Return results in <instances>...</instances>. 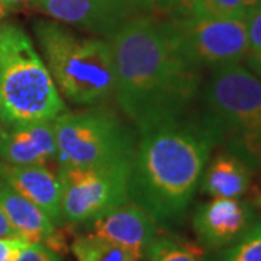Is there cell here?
<instances>
[{
    "instance_id": "obj_1",
    "label": "cell",
    "mask_w": 261,
    "mask_h": 261,
    "mask_svg": "<svg viewBox=\"0 0 261 261\" xmlns=\"http://www.w3.org/2000/svg\"><path fill=\"white\" fill-rule=\"evenodd\" d=\"M108 41L115 64L113 97L140 134L186 116L202 70L174 48L163 20L137 15Z\"/></svg>"
},
{
    "instance_id": "obj_2",
    "label": "cell",
    "mask_w": 261,
    "mask_h": 261,
    "mask_svg": "<svg viewBox=\"0 0 261 261\" xmlns=\"http://www.w3.org/2000/svg\"><path fill=\"white\" fill-rule=\"evenodd\" d=\"M130 163L129 200L157 224L173 226L185 219L199 189L218 137L205 116L160 123L140 134Z\"/></svg>"
},
{
    "instance_id": "obj_3",
    "label": "cell",
    "mask_w": 261,
    "mask_h": 261,
    "mask_svg": "<svg viewBox=\"0 0 261 261\" xmlns=\"http://www.w3.org/2000/svg\"><path fill=\"white\" fill-rule=\"evenodd\" d=\"M41 57L60 94L77 106H102L115 94L112 48L100 37H80L57 20L34 23Z\"/></svg>"
},
{
    "instance_id": "obj_4",
    "label": "cell",
    "mask_w": 261,
    "mask_h": 261,
    "mask_svg": "<svg viewBox=\"0 0 261 261\" xmlns=\"http://www.w3.org/2000/svg\"><path fill=\"white\" fill-rule=\"evenodd\" d=\"M0 103L6 125L54 121L67 111L41 54L18 23H0Z\"/></svg>"
},
{
    "instance_id": "obj_5",
    "label": "cell",
    "mask_w": 261,
    "mask_h": 261,
    "mask_svg": "<svg viewBox=\"0 0 261 261\" xmlns=\"http://www.w3.org/2000/svg\"><path fill=\"white\" fill-rule=\"evenodd\" d=\"M205 106L218 144L261 171V79L241 64L215 70L205 87Z\"/></svg>"
},
{
    "instance_id": "obj_6",
    "label": "cell",
    "mask_w": 261,
    "mask_h": 261,
    "mask_svg": "<svg viewBox=\"0 0 261 261\" xmlns=\"http://www.w3.org/2000/svg\"><path fill=\"white\" fill-rule=\"evenodd\" d=\"M58 167H99L132 163L137 135L103 106L61 113L54 119Z\"/></svg>"
},
{
    "instance_id": "obj_7",
    "label": "cell",
    "mask_w": 261,
    "mask_h": 261,
    "mask_svg": "<svg viewBox=\"0 0 261 261\" xmlns=\"http://www.w3.org/2000/svg\"><path fill=\"white\" fill-rule=\"evenodd\" d=\"M171 44L190 64L211 71L241 64L248 49L245 19H214L196 15L163 20Z\"/></svg>"
},
{
    "instance_id": "obj_8",
    "label": "cell",
    "mask_w": 261,
    "mask_h": 261,
    "mask_svg": "<svg viewBox=\"0 0 261 261\" xmlns=\"http://www.w3.org/2000/svg\"><path fill=\"white\" fill-rule=\"evenodd\" d=\"M130 163L99 167H58L65 224L86 225L129 200Z\"/></svg>"
},
{
    "instance_id": "obj_9",
    "label": "cell",
    "mask_w": 261,
    "mask_h": 261,
    "mask_svg": "<svg viewBox=\"0 0 261 261\" xmlns=\"http://www.w3.org/2000/svg\"><path fill=\"white\" fill-rule=\"evenodd\" d=\"M257 221V212L251 202L212 197V200L196 207L192 226L197 243L203 248L221 251L241 240Z\"/></svg>"
},
{
    "instance_id": "obj_10",
    "label": "cell",
    "mask_w": 261,
    "mask_h": 261,
    "mask_svg": "<svg viewBox=\"0 0 261 261\" xmlns=\"http://www.w3.org/2000/svg\"><path fill=\"white\" fill-rule=\"evenodd\" d=\"M32 9L106 39L130 18L145 15L123 0H34Z\"/></svg>"
},
{
    "instance_id": "obj_11",
    "label": "cell",
    "mask_w": 261,
    "mask_h": 261,
    "mask_svg": "<svg viewBox=\"0 0 261 261\" xmlns=\"http://www.w3.org/2000/svg\"><path fill=\"white\" fill-rule=\"evenodd\" d=\"M84 226L89 233L119 245L140 261L145 260L149 248L161 235L157 221L132 200Z\"/></svg>"
},
{
    "instance_id": "obj_12",
    "label": "cell",
    "mask_w": 261,
    "mask_h": 261,
    "mask_svg": "<svg viewBox=\"0 0 261 261\" xmlns=\"http://www.w3.org/2000/svg\"><path fill=\"white\" fill-rule=\"evenodd\" d=\"M0 161L15 166H48L57 161L54 121L5 123L0 132Z\"/></svg>"
},
{
    "instance_id": "obj_13",
    "label": "cell",
    "mask_w": 261,
    "mask_h": 261,
    "mask_svg": "<svg viewBox=\"0 0 261 261\" xmlns=\"http://www.w3.org/2000/svg\"><path fill=\"white\" fill-rule=\"evenodd\" d=\"M0 177L37 205L57 225H67L61 211V181L48 166H15L0 161Z\"/></svg>"
},
{
    "instance_id": "obj_14",
    "label": "cell",
    "mask_w": 261,
    "mask_h": 261,
    "mask_svg": "<svg viewBox=\"0 0 261 261\" xmlns=\"http://www.w3.org/2000/svg\"><path fill=\"white\" fill-rule=\"evenodd\" d=\"M252 171L243 159L225 149L207 161L199 187L211 197L243 199L251 190Z\"/></svg>"
},
{
    "instance_id": "obj_15",
    "label": "cell",
    "mask_w": 261,
    "mask_h": 261,
    "mask_svg": "<svg viewBox=\"0 0 261 261\" xmlns=\"http://www.w3.org/2000/svg\"><path fill=\"white\" fill-rule=\"evenodd\" d=\"M0 206L18 233L31 244L48 247L58 228L47 215L0 177Z\"/></svg>"
},
{
    "instance_id": "obj_16",
    "label": "cell",
    "mask_w": 261,
    "mask_h": 261,
    "mask_svg": "<svg viewBox=\"0 0 261 261\" xmlns=\"http://www.w3.org/2000/svg\"><path fill=\"white\" fill-rule=\"evenodd\" d=\"M70 250L77 261H140L125 248L92 233L74 238Z\"/></svg>"
},
{
    "instance_id": "obj_17",
    "label": "cell",
    "mask_w": 261,
    "mask_h": 261,
    "mask_svg": "<svg viewBox=\"0 0 261 261\" xmlns=\"http://www.w3.org/2000/svg\"><path fill=\"white\" fill-rule=\"evenodd\" d=\"M212 261H261V221L258 219L241 240L224 248Z\"/></svg>"
},
{
    "instance_id": "obj_18",
    "label": "cell",
    "mask_w": 261,
    "mask_h": 261,
    "mask_svg": "<svg viewBox=\"0 0 261 261\" xmlns=\"http://www.w3.org/2000/svg\"><path fill=\"white\" fill-rule=\"evenodd\" d=\"M144 261H202L200 252L174 237L160 235Z\"/></svg>"
},
{
    "instance_id": "obj_19",
    "label": "cell",
    "mask_w": 261,
    "mask_h": 261,
    "mask_svg": "<svg viewBox=\"0 0 261 261\" xmlns=\"http://www.w3.org/2000/svg\"><path fill=\"white\" fill-rule=\"evenodd\" d=\"M190 15L214 19H245L244 0H196Z\"/></svg>"
},
{
    "instance_id": "obj_20",
    "label": "cell",
    "mask_w": 261,
    "mask_h": 261,
    "mask_svg": "<svg viewBox=\"0 0 261 261\" xmlns=\"http://www.w3.org/2000/svg\"><path fill=\"white\" fill-rule=\"evenodd\" d=\"M245 23H247L248 49L244 61L247 63V65H250L261 58V6H257L247 12Z\"/></svg>"
},
{
    "instance_id": "obj_21",
    "label": "cell",
    "mask_w": 261,
    "mask_h": 261,
    "mask_svg": "<svg viewBox=\"0 0 261 261\" xmlns=\"http://www.w3.org/2000/svg\"><path fill=\"white\" fill-rule=\"evenodd\" d=\"M196 0H154V10L170 16L190 15Z\"/></svg>"
},
{
    "instance_id": "obj_22",
    "label": "cell",
    "mask_w": 261,
    "mask_h": 261,
    "mask_svg": "<svg viewBox=\"0 0 261 261\" xmlns=\"http://www.w3.org/2000/svg\"><path fill=\"white\" fill-rule=\"evenodd\" d=\"M29 244L22 237L0 238V261H16Z\"/></svg>"
},
{
    "instance_id": "obj_23",
    "label": "cell",
    "mask_w": 261,
    "mask_h": 261,
    "mask_svg": "<svg viewBox=\"0 0 261 261\" xmlns=\"http://www.w3.org/2000/svg\"><path fill=\"white\" fill-rule=\"evenodd\" d=\"M16 261H61V257L44 244H29Z\"/></svg>"
},
{
    "instance_id": "obj_24",
    "label": "cell",
    "mask_w": 261,
    "mask_h": 261,
    "mask_svg": "<svg viewBox=\"0 0 261 261\" xmlns=\"http://www.w3.org/2000/svg\"><path fill=\"white\" fill-rule=\"evenodd\" d=\"M15 237H20V235L12 225L3 207L0 206V238H15Z\"/></svg>"
},
{
    "instance_id": "obj_25",
    "label": "cell",
    "mask_w": 261,
    "mask_h": 261,
    "mask_svg": "<svg viewBox=\"0 0 261 261\" xmlns=\"http://www.w3.org/2000/svg\"><path fill=\"white\" fill-rule=\"evenodd\" d=\"M34 0H3L8 12H23L32 9Z\"/></svg>"
},
{
    "instance_id": "obj_26",
    "label": "cell",
    "mask_w": 261,
    "mask_h": 261,
    "mask_svg": "<svg viewBox=\"0 0 261 261\" xmlns=\"http://www.w3.org/2000/svg\"><path fill=\"white\" fill-rule=\"evenodd\" d=\"M140 13L154 12V0H129Z\"/></svg>"
},
{
    "instance_id": "obj_27",
    "label": "cell",
    "mask_w": 261,
    "mask_h": 261,
    "mask_svg": "<svg viewBox=\"0 0 261 261\" xmlns=\"http://www.w3.org/2000/svg\"><path fill=\"white\" fill-rule=\"evenodd\" d=\"M247 68L248 70H251L254 74L257 75L258 79H261V58L258 61H255V63H252V64L247 65Z\"/></svg>"
},
{
    "instance_id": "obj_28",
    "label": "cell",
    "mask_w": 261,
    "mask_h": 261,
    "mask_svg": "<svg viewBox=\"0 0 261 261\" xmlns=\"http://www.w3.org/2000/svg\"><path fill=\"white\" fill-rule=\"evenodd\" d=\"M244 5L247 8V12L250 9H254L257 6H261V0H244Z\"/></svg>"
},
{
    "instance_id": "obj_29",
    "label": "cell",
    "mask_w": 261,
    "mask_h": 261,
    "mask_svg": "<svg viewBox=\"0 0 261 261\" xmlns=\"http://www.w3.org/2000/svg\"><path fill=\"white\" fill-rule=\"evenodd\" d=\"M6 13H8V9H6V6H5L3 0H0V22H2V19L6 16Z\"/></svg>"
},
{
    "instance_id": "obj_30",
    "label": "cell",
    "mask_w": 261,
    "mask_h": 261,
    "mask_svg": "<svg viewBox=\"0 0 261 261\" xmlns=\"http://www.w3.org/2000/svg\"><path fill=\"white\" fill-rule=\"evenodd\" d=\"M5 126V121H3V112H2V103H0V132L3 129Z\"/></svg>"
},
{
    "instance_id": "obj_31",
    "label": "cell",
    "mask_w": 261,
    "mask_h": 261,
    "mask_svg": "<svg viewBox=\"0 0 261 261\" xmlns=\"http://www.w3.org/2000/svg\"><path fill=\"white\" fill-rule=\"evenodd\" d=\"M257 203H258V207L261 211V192H258V195H257Z\"/></svg>"
}]
</instances>
